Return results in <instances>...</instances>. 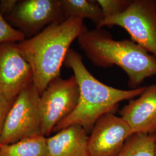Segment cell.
<instances>
[{
    "label": "cell",
    "instance_id": "9",
    "mask_svg": "<svg viewBox=\"0 0 156 156\" xmlns=\"http://www.w3.org/2000/svg\"><path fill=\"white\" fill-rule=\"evenodd\" d=\"M134 134L127 122L109 113L95 124L87 140L89 156H117Z\"/></svg>",
    "mask_w": 156,
    "mask_h": 156
},
{
    "label": "cell",
    "instance_id": "11",
    "mask_svg": "<svg viewBox=\"0 0 156 156\" xmlns=\"http://www.w3.org/2000/svg\"><path fill=\"white\" fill-rule=\"evenodd\" d=\"M88 134L82 127L73 125L47 137L49 156H89Z\"/></svg>",
    "mask_w": 156,
    "mask_h": 156
},
{
    "label": "cell",
    "instance_id": "15",
    "mask_svg": "<svg viewBox=\"0 0 156 156\" xmlns=\"http://www.w3.org/2000/svg\"><path fill=\"white\" fill-rule=\"evenodd\" d=\"M26 39V36L16 28H13L0 12V44L17 43Z\"/></svg>",
    "mask_w": 156,
    "mask_h": 156
},
{
    "label": "cell",
    "instance_id": "12",
    "mask_svg": "<svg viewBox=\"0 0 156 156\" xmlns=\"http://www.w3.org/2000/svg\"><path fill=\"white\" fill-rule=\"evenodd\" d=\"M65 19H90L96 27L104 19L100 6L97 0H59Z\"/></svg>",
    "mask_w": 156,
    "mask_h": 156
},
{
    "label": "cell",
    "instance_id": "13",
    "mask_svg": "<svg viewBox=\"0 0 156 156\" xmlns=\"http://www.w3.org/2000/svg\"><path fill=\"white\" fill-rule=\"evenodd\" d=\"M0 156H49L47 137L42 135L0 146Z\"/></svg>",
    "mask_w": 156,
    "mask_h": 156
},
{
    "label": "cell",
    "instance_id": "18",
    "mask_svg": "<svg viewBox=\"0 0 156 156\" xmlns=\"http://www.w3.org/2000/svg\"><path fill=\"white\" fill-rule=\"evenodd\" d=\"M19 1L17 0H1L0 12L1 14L6 16L9 15L16 7Z\"/></svg>",
    "mask_w": 156,
    "mask_h": 156
},
{
    "label": "cell",
    "instance_id": "7",
    "mask_svg": "<svg viewBox=\"0 0 156 156\" xmlns=\"http://www.w3.org/2000/svg\"><path fill=\"white\" fill-rule=\"evenodd\" d=\"M6 19L25 36L32 37L52 24L64 21L59 0H22Z\"/></svg>",
    "mask_w": 156,
    "mask_h": 156
},
{
    "label": "cell",
    "instance_id": "5",
    "mask_svg": "<svg viewBox=\"0 0 156 156\" xmlns=\"http://www.w3.org/2000/svg\"><path fill=\"white\" fill-rule=\"evenodd\" d=\"M113 26L126 30L132 41L156 58V0H131L125 11L105 18L96 27Z\"/></svg>",
    "mask_w": 156,
    "mask_h": 156
},
{
    "label": "cell",
    "instance_id": "19",
    "mask_svg": "<svg viewBox=\"0 0 156 156\" xmlns=\"http://www.w3.org/2000/svg\"><path fill=\"white\" fill-rule=\"evenodd\" d=\"M154 151H155V155L156 156V144H155V149H154Z\"/></svg>",
    "mask_w": 156,
    "mask_h": 156
},
{
    "label": "cell",
    "instance_id": "6",
    "mask_svg": "<svg viewBox=\"0 0 156 156\" xmlns=\"http://www.w3.org/2000/svg\"><path fill=\"white\" fill-rule=\"evenodd\" d=\"M80 88L74 75L53 80L40 95L41 133L49 137L56 126L70 115L78 105Z\"/></svg>",
    "mask_w": 156,
    "mask_h": 156
},
{
    "label": "cell",
    "instance_id": "8",
    "mask_svg": "<svg viewBox=\"0 0 156 156\" xmlns=\"http://www.w3.org/2000/svg\"><path fill=\"white\" fill-rule=\"evenodd\" d=\"M33 83L32 69L16 43L0 44V95L7 100H15Z\"/></svg>",
    "mask_w": 156,
    "mask_h": 156
},
{
    "label": "cell",
    "instance_id": "2",
    "mask_svg": "<svg viewBox=\"0 0 156 156\" xmlns=\"http://www.w3.org/2000/svg\"><path fill=\"white\" fill-rule=\"evenodd\" d=\"M78 45L97 67L116 66L127 75L128 87L135 89L145 79L156 76V58L131 39L115 40L102 28H87L77 39Z\"/></svg>",
    "mask_w": 156,
    "mask_h": 156
},
{
    "label": "cell",
    "instance_id": "16",
    "mask_svg": "<svg viewBox=\"0 0 156 156\" xmlns=\"http://www.w3.org/2000/svg\"><path fill=\"white\" fill-rule=\"evenodd\" d=\"M100 6L104 19L114 16L125 11L131 0H97Z\"/></svg>",
    "mask_w": 156,
    "mask_h": 156
},
{
    "label": "cell",
    "instance_id": "3",
    "mask_svg": "<svg viewBox=\"0 0 156 156\" xmlns=\"http://www.w3.org/2000/svg\"><path fill=\"white\" fill-rule=\"evenodd\" d=\"M86 28L83 20L68 19L49 25L37 35L16 43L32 69L34 85L40 95L53 80L60 76L71 45Z\"/></svg>",
    "mask_w": 156,
    "mask_h": 156
},
{
    "label": "cell",
    "instance_id": "17",
    "mask_svg": "<svg viewBox=\"0 0 156 156\" xmlns=\"http://www.w3.org/2000/svg\"><path fill=\"white\" fill-rule=\"evenodd\" d=\"M14 101H8L0 95V146L1 135L6 115L9 111Z\"/></svg>",
    "mask_w": 156,
    "mask_h": 156
},
{
    "label": "cell",
    "instance_id": "14",
    "mask_svg": "<svg viewBox=\"0 0 156 156\" xmlns=\"http://www.w3.org/2000/svg\"><path fill=\"white\" fill-rule=\"evenodd\" d=\"M156 134H134L117 156H156Z\"/></svg>",
    "mask_w": 156,
    "mask_h": 156
},
{
    "label": "cell",
    "instance_id": "4",
    "mask_svg": "<svg viewBox=\"0 0 156 156\" xmlns=\"http://www.w3.org/2000/svg\"><path fill=\"white\" fill-rule=\"evenodd\" d=\"M39 98L40 94L33 83L18 95L6 115L1 135V145L11 144L42 135Z\"/></svg>",
    "mask_w": 156,
    "mask_h": 156
},
{
    "label": "cell",
    "instance_id": "10",
    "mask_svg": "<svg viewBox=\"0 0 156 156\" xmlns=\"http://www.w3.org/2000/svg\"><path fill=\"white\" fill-rule=\"evenodd\" d=\"M120 115L134 134H156V84L146 86L138 98L129 100Z\"/></svg>",
    "mask_w": 156,
    "mask_h": 156
},
{
    "label": "cell",
    "instance_id": "1",
    "mask_svg": "<svg viewBox=\"0 0 156 156\" xmlns=\"http://www.w3.org/2000/svg\"><path fill=\"white\" fill-rule=\"evenodd\" d=\"M64 64L73 72L79 86L80 97L76 109L54 128L53 132L56 133L69 126L79 125L90 134L101 117L109 113H115L121 102L140 96L146 88L119 89L102 83L87 69L82 56L72 49L68 51Z\"/></svg>",
    "mask_w": 156,
    "mask_h": 156
}]
</instances>
